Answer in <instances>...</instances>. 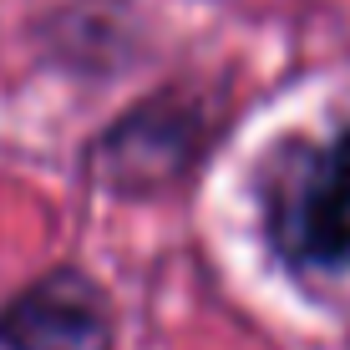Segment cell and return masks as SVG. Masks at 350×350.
<instances>
[{
  "label": "cell",
  "instance_id": "2",
  "mask_svg": "<svg viewBox=\"0 0 350 350\" xmlns=\"http://www.w3.org/2000/svg\"><path fill=\"white\" fill-rule=\"evenodd\" d=\"M0 350H112L102 289L81 274H51L0 305Z\"/></svg>",
  "mask_w": 350,
  "mask_h": 350
},
{
  "label": "cell",
  "instance_id": "1",
  "mask_svg": "<svg viewBox=\"0 0 350 350\" xmlns=\"http://www.w3.org/2000/svg\"><path fill=\"white\" fill-rule=\"evenodd\" d=\"M264 224L299 280L350 274V127L315 152H289L269 183Z\"/></svg>",
  "mask_w": 350,
  "mask_h": 350
}]
</instances>
